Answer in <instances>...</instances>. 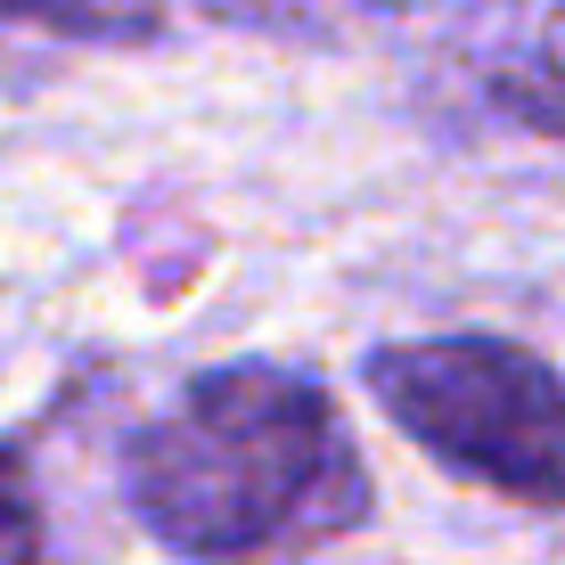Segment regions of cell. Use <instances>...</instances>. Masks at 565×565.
<instances>
[{"instance_id":"1","label":"cell","mask_w":565,"mask_h":565,"mask_svg":"<svg viewBox=\"0 0 565 565\" xmlns=\"http://www.w3.org/2000/svg\"><path fill=\"white\" fill-rule=\"evenodd\" d=\"M131 516L189 565H255L344 533L369 476L337 402L296 369H198L124 451Z\"/></svg>"},{"instance_id":"2","label":"cell","mask_w":565,"mask_h":565,"mask_svg":"<svg viewBox=\"0 0 565 565\" xmlns=\"http://www.w3.org/2000/svg\"><path fill=\"white\" fill-rule=\"evenodd\" d=\"M377 411L451 476L524 509H565V385L509 337H411L369 353Z\"/></svg>"},{"instance_id":"3","label":"cell","mask_w":565,"mask_h":565,"mask_svg":"<svg viewBox=\"0 0 565 565\" xmlns=\"http://www.w3.org/2000/svg\"><path fill=\"white\" fill-rule=\"evenodd\" d=\"M492 107L541 140H565V0L492 66Z\"/></svg>"},{"instance_id":"4","label":"cell","mask_w":565,"mask_h":565,"mask_svg":"<svg viewBox=\"0 0 565 565\" xmlns=\"http://www.w3.org/2000/svg\"><path fill=\"white\" fill-rule=\"evenodd\" d=\"M0 9L42 33H74V42H140L164 25V0H0Z\"/></svg>"},{"instance_id":"5","label":"cell","mask_w":565,"mask_h":565,"mask_svg":"<svg viewBox=\"0 0 565 565\" xmlns=\"http://www.w3.org/2000/svg\"><path fill=\"white\" fill-rule=\"evenodd\" d=\"M42 550H50V524L25 483V459L0 451V565H42Z\"/></svg>"}]
</instances>
